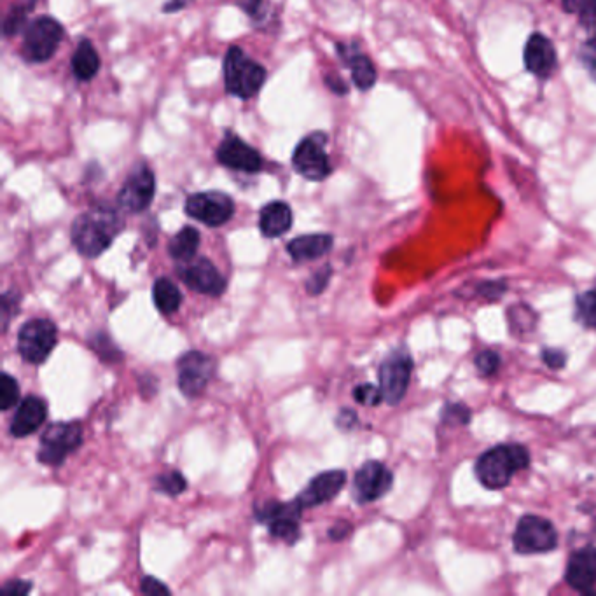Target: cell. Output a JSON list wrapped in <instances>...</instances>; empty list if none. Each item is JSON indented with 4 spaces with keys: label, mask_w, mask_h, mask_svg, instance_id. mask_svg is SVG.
<instances>
[{
    "label": "cell",
    "mask_w": 596,
    "mask_h": 596,
    "mask_svg": "<svg viewBox=\"0 0 596 596\" xmlns=\"http://www.w3.org/2000/svg\"><path fill=\"white\" fill-rule=\"evenodd\" d=\"M30 591H32V584L28 581H9V583L4 584V588L0 590V593L9 596H25Z\"/></svg>",
    "instance_id": "cell-43"
},
{
    "label": "cell",
    "mask_w": 596,
    "mask_h": 596,
    "mask_svg": "<svg viewBox=\"0 0 596 596\" xmlns=\"http://www.w3.org/2000/svg\"><path fill=\"white\" fill-rule=\"evenodd\" d=\"M154 305L165 315H172L181 308L182 294L168 278H158L153 285Z\"/></svg>",
    "instance_id": "cell-27"
},
{
    "label": "cell",
    "mask_w": 596,
    "mask_h": 596,
    "mask_svg": "<svg viewBox=\"0 0 596 596\" xmlns=\"http://www.w3.org/2000/svg\"><path fill=\"white\" fill-rule=\"evenodd\" d=\"M46 415H48V404L44 399L35 396L27 397L16 409V415L11 422V434L14 437H27L28 434H34L46 420Z\"/></svg>",
    "instance_id": "cell-21"
},
{
    "label": "cell",
    "mask_w": 596,
    "mask_h": 596,
    "mask_svg": "<svg viewBox=\"0 0 596 596\" xmlns=\"http://www.w3.org/2000/svg\"><path fill=\"white\" fill-rule=\"evenodd\" d=\"M579 60L583 63L584 69L588 70L591 79L596 81V35H591L588 41L581 44Z\"/></svg>",
    "instance_id": "cell-37"
},
{
    "label": "cell",
    "mask_w": 596,
    "mask_h": 596,
    "mask_svg": "<svg viewBox=\"0 0 596 596\" xmlns=\"http://www.w3.org/2000/svg\"><path fill=\"white\" fill-rule=\"evenodd\" d=\"M198 247H200V231L193 226H186L172 238V242L168 245V254L175 261L186 263L196 257Z\"/></svg>",
    "instance_id": "cell-25"
},
{
    "label": "cell",
    "mask_w": 596,
    "mask_h": 596,
    "mask_svg": "<svg viewBox=\"0 0 596 596\" xmlns=\"http://www.w3.org/2000/svg\"><path fill=\"white\" fill-rule=\"evenodd\" d=\"M123 228L125 221L118 208L109 203H97L83 214L77 215L70 229V236L79 254L93 259L111 247Z\"/></svg>",
    "instance_id": "cell-1"
},
{
    "label": "cell",
    "mask_w": 596,
    "mask_h": 596,
    "mask_svg": "<svg viewBox=\"0 0 596 596\" xmlns=\"http://www.w3.org/2000/svg\"><path fill=\"white\" fill-rule=\"evenodd\" d=\"M331 275H333V268H331L329 264L324 266L322 270L315 271V273L312 275V278L306 282V291H308V294L317 296V294H320V292H324L327 284H329V280H331Z\"/></svg>",
    "instance_id": "cell-38"
},
{
    "label": "cell",
    "mask_w": 596,
    "mask_h": 596,
    "mask_svg": "<svg viewBox=\"0 0 596 596\" xmlns=\"http://www.w3.org/2000/svg\"><path fill=\"white\" fill-rule=\"evenodd\" d=\"M292 168L310 182L326 181L333 174V165L327 154V135L313 132L301 139L292 153Z\"/></svg>",
    "instance_id": "cell-5"
},
{
    "label": "cell",
    "mask_w": 596,
    "mask_h": 596,
    "mask_svg": "<svg viewBox=\"0 0 596 596\" xmlns=\"http://www.w3.org/2000/svg\"><path fill=\"white\" fill-rule=\"evenodd\" d=\"M413 373V357L408 348H396L392 350L380 366V389H382L383 401L389 406L401 404L402 399L408 392L409 382Z\"/></svg>",
    "instance_id": "cell-7"
},
{
    "label": "cell",
    "mask_w": 596,
    "mask_h": 596,
    "mask_svg": "<svg viewBox=\"0 0 596 596\" xmlns=\"http://www.w3.org/2000/svg\"><path fill=\"white\" fill-rule=\"evenodd\" d=\"M336 51L340 55L341 62L347 65L352 72V81L361 91H368L373 88L378 79V72L375 69V63L369 60V56L364 55L357 44H336Z\"/></svg>",
    "instance_id": "cell-20"
},
{
    "label": "cell",
    "mask_w": 596,
    "mask_h": 596,
    "mask_svg": "<svg viewBox=\"0 0 596 596\" xmlns=\"http://www.w3.org/2000/svg\"><path fill=\"white\" fill-rule=\"evenodd\" d=\"M565 583L572 590L583 595H595L596 591V548L584 546L570 555L565 570Z\"/></svg>",
    "instance_id": "cell-17"
},
{
    "label": "cell",
    "mask_w": 596,
    "mask_h": 596,
    "mask_svg": "<svg viewBox=\"0 0 596 596\" xmlns=\"http://www.w3.org/2000/svg\"><path fill=\"white\" fill-rule=\"evenodd\" d=\"M507 291H509V287L504 280H486V282L476 285V289H474L478 298L490 301V303L504 298Z\"/></svg>",
    "instance_id": "cell-35"
},
{
    "label": "cell",
    "mask_w": 596,
    "mask_h": 596,
    "mask_svg": "<svg viewBox=\"0 0 596 596\" xmlns=\"http://www.w3.org/2000/svg\"><path fill=\"white\" fill-rule=\"evenodd\" d=\"M514 551L518 555H542L558 548V532L544 516L525 514L516 525L513 535Z\"/></svg>",
    "instance_id": "cell-6"
},
{
    "label": "cell",
    "mask_w": 596,
    "mask_h": 596,
    "mask_svg": "<svg viewBox=\"0 0 596 596\" xmlns=\"http://www.w3.org/2000/svg\"><path fill=\"white\" fill-rule=\"evenodd\" d=\"M537 322H539V315L525 303L507 308V324H509V333L513 336L525 338L527 334L535 333Z\"/></svg>",
    "instance_id": "cell-26"
},
{
    "label": "cell",
    "mask_w": 596,
    "mask_h": 596,
    "mask_svg": "<svg viewBox=\"0 0 596 596\" xmlns=\"http://www.w3.org/2000/svg\"><path fill=\"white\" fill-rule=\"evenodd\" d=\"M333 245V235L315 233V235L298 236L291 240L287 243V252L296 263H303V261H313L326 256L327 252L333 249Z\"/></svg>",
    "instance_id": "cell-22"
},
{
    "label": "cell",
    "mask_w": 596,
    "mask_h": 596,
    "mask_svg": "<svg viewBox=\"0 0 596 596\" xmlns=\"http://www.w3.org/2000/svg\"><path fill=\"white\" fill-rule=\"evenodd\" d=\"M394 486V474L387 465L369 460L355 472L354 495L359 504H369L382 499Z\"/></svg>",
    "instance_id": "cell-13"
},
{
    "label": "cell",
    "mask_w": 596,
    "mask_h": 596,
    "mask_svg": "<svg viewBox=\"0 0 596 596\" xmlns=\"http://www.w3.org/2000/svg\"><path fill=\"white\" fill-rule=\"evenodd\" d=\"M156 195V175L147 163L140 161L130 170V174L119 189V207L130 214H140L151 207Z\"/></svg>",
    "instance_id": "cell-9"
},
{
    "label": "cell",
    "mask_w": 596,
    "mask_h": 596,
    "mask_svg": "<svg viewBox=\"0 0 596 596\" xmlns=\"http://www.w3.org/2000/svg\"><path fill=\"white\" fill-rule=\"evenodd\" d=\"M541 359L553 371H560L567 364V355L560 348H542Z\"/></svg>",
    "instance_id": "cell-40"
},
{
    "label": "cell",
    "mask_w": 596,
    "mask_h": 596,
    "mask_svg": "<svg viewBox=\"0 0 596 596\" xmlns=\"http://www.w3.org/2000/svg\"><path fill=\"white\" fill-rule=\"evenodd\" d=\"M562 6L569 14H576L579 25L596 35V0H562Z\"/></svg>",
    "instance_id": "cell-28"
},
{
    "label": "cell",
    "mask_w": 596,
    "mask_h": 596,
    "mask_svg": "<svg viewBox=\"0 0 596 596\" xmlns=\"http://www.w3.org/2000/svg\"><path fill=\"white\" fill-rule=\"evenodd\" d=\"M140 590L144 595H170V588L154 577H144Z\"/></svg>",
    "instance_id": "cell-42"
},
{
    "label": "cell",
    "mask_w": 596,
    "mask_h": 596,
    "mask_svg": "<svg viewBox=\"0 0 596 596\" xmlns=\"http://www.w3.org/2000/svg\"><path fill=\"white\" fill-rule=\"evenodd\" d=\"M357 422L359 420H357V415H355V411H352V409H341L340 415L336 418V425L341 430H352L357 425Z\"/></svg>",
    "instance_id": "cell-45"
},
{
    "label": "cell",
    "mask_w": 596,
    "mask_h": 596,
    "mask_svg": "<svg viewBox=\"0 0 596 596\" xmlns=\"http://www.w3.org/2000/svg\"><path fill=\"white\" fill-rule=\"evenodd\" d=\"M324 83H326L329 90L336 93V95H340V97H343V95H347L348 93V86L347 83H345V79L338 76V74H327V76L324 77Z\"/></svg>",
    "instance_id": "cell-44"
},
{
    "label": "cell",
    "mask_w": 596,
    "mask_h": 596,
    "mask_svg": "<svg viewBox=\"0 0 596 596\" xmlns=\"http://www.w3.org/2000/svg\"><path fill=\"white\" fill-rule=\"evenodd\" d=\"M28 13H30V9L27 6L13 4L4 16L2 34L6 37H13V35L20 34V32H25L28 25Z\"/></svg>",
    "instance_id": "cell-30"
},
{
    "label": "cell",
    "mask_w": 596,
    "mask_h": 596,
    "mask_svg": "<svg viewBox=\"0 0 596 596\" xmlns=\"http://www.w3.org/2000/svg\"><path fill=\"white\" fill-rule=\"evenodd\" d=\"M177 273L189 289L208 294V296H221L226 291V278L222 277L221 271L215 268L212 261L207 257H198L177 266Z\"/></svg>",
    "instance_id": "cell-15"
},
{
    "label": "cell",
    "mask_w": 596,
    "mask_h": 596,
    "mask_svg": "<svg viewBox=\"0 0 596 596\" xmlns=\"http://www.w3.org/2000/svg\"><path fill=\"white\" fill-rule=\"evenodd\" d=\"M72 74L77 81L88 83L91 79H95L98 70L102 67V60L98 56L97 49L91 44L90 39H83L77 44L76 53L72 56Z\"/></svg>",
    "instance_id": "cell-24"
},
{
    "label": "cell",
    "mask_w": 596,
    "mask_h": 596,
    "mask_svg": "<svg viewBox=\"0 0 596 596\" xmlns=\"http://www.w3.org/2000/svg\"><path fill=\"white\" fill-rule=\"evenodd\" d=\"M154 486H156V490H158V492L165 493V495H170V497H177V495H181V493L186 492V488H188V481H186V478L182 476L181 472L170 471L158 476Z\"/></svg>",
    "instance_id": "cell-31"
},
{
    "label": "cell",
    "mask_w": 596,
    "mask_h": 596,
    "mask_svg": "<svg viewBox=\"0 0 596 596\" xmlns=\"http://www.w3.org/2000/svg\"><path fill=\"white\" fill-rule=\"evenodd\" d=\"M500 364H502L500 355L495 350H483L474 359V366H476L479 375L483 376V378H492V376L497 375Z\"/></svg>",
    "instance_id": "cell-34"
},
{
    "label": "cell",
    "mask_w": 596,
    "mask_h": 596,
    "mask_svg": "<svg viewBox=\"0 0 596 596\" xmlns=\"http://www.w3.org/2000/svg\"><path fill=\"white\" fill-rule=\"evenodd\" d=\"M63 25L55 18L41 16L28 23L23 32L21 56L27 63H44L53 58L63 41Z\"/></svg>",
    "instance_id": "cell-4"
},
{
    "label": "cell",
    "mask_w": 596,
    "mask_h": 596,
    "mask_svg": "<svg viewBox=\"0 0 596 596\" xmlns=\"http://www.w3.org/2000/svg\"><path fill=\"white\" fill-rule=\"evenodd\" d=\"M83 444V427L77 422H60L49 425L41 437L37 458L41 464L60 465L70 453Z\"/></svg>",
    "instance_id": "cell-8"
},
{
    "label": "cell",
    "mask_w": 596,
    "mask_h": 596,
    "mask_svg": "<svg viewBox=\"0 0 596 596\" xmlns=\"http://www.w3.org/2000/svg\"><path fill=\"white\" fill-rule=\"evenodd\" d=\"M354 399L362 406H378L385 402L380 385L376 387L373 383H362L359 387H355Z\"/></svg>",
    "instance_id": "cell-36"
},
{
    "label": "cell",
    "mask_w": 596,
    "mask_h": 596,
    "mask_svg": "<svg viewBox=\"0 0 596 596\" xmlns=\"http://www.w3.org/2000/svg\"><path fill=\"white\" fill-rule=\"evenodd\" d=\"M179 389L189 399L201 396L214 375V359L201 352H188L179 359Z\"/></svg>",
    "instance_id": "cell-16"
},
{
    "label": "cell",
    "mask_w": 596,
    "mask_h": 596,
    "mask_svg": "<svg viewBox=\"0 0 596 596\" xmlns=\"http://www.w3.org/2000/svg\"><path fill=\"white\" fill-rule=\"evenodd\" d=\"M266 69L242 48L231 46L222 62L224 88L231 97L249 100L256 97L266 81Z\"/></svg>",
    "instance_id": "cell-3"
},
{
    "label": "cell",
    "mask_w": 596,
    "mask_h": 596,
    "mask_svg": "<svg viewBox=\"0 0 596 596\" xmlns=\"http://www.w3.org/2000/svg\"><path fill=\"white\" fill-rule=\"evenodd\" d=\"M301 511L303 507L299 506L296 500L289 504L270 500V502H264L263 506L256 507V518L263 521L273 537L287 544H294L301 534V528H299Z\"/></svg>",
    "instance_id": "cell-11"
},
{
    "label": "cell",
    "mask_w": 596,
    "mask_h": 596,
    "mask_svg": "<svg viewBox=\"0 0 596 596\" xmlns=\"http://www.w3.org/2000/svg\"><path fill=\"white\" fill-rule=\"evenodd\" d=\"M18 306H20V296L16 292H6L2 296V320H4V331L7 329L9 319L13 317L14 313L18 312Z\"/></svg>",
    "instance_id": "cell-41"
},
{
    "label": "cell",
    "mask_w": 596,
    "mask_h": 596,
    "mask_svg": "<svg viewBox=\"0 0 596 596\" xmlns=\"http://www.w3.org/2000/svg\"><path fill=\"white\" fill-rule=\"evenodd\" d=\"M189 217L210 228H219L235 215V201L221 191H205L191 195L186 201Z\"/></svg>",
    "instance_id": "cell-12"
},
{
    "label": "cell",
    "mask_w": 596,
    "mask_h": 596,
    "mask_svg": "<svg viewBox=\"0 0 596 596\" xmlns=\"http://www.w3.org/2000/svg\"><path fill=\"white\" fill-rule=\"evenodd\" d=\"M20 401V387L13 376L2 373L0 376V408L2 411L13 408Z\"/></svg>",
    "instance_id": "cell-33"
},
{
    "label": "cell",
    "mask_w": 596,
    "mask_h": 596,
    "mask_svg": "<svg viewBox=\"0 0 596 596\" xmlns=\"http://www.w3.org/2000/svg\"><path fill=\"white\" fill-rule=\"evenodd\" d=\"M215 158L222 167L243 174H257L263 170V158L259 151L249 146L245 140L240 139L233 132H226L221 144L217 147Z\"/></svg>",
    "instance_id": "cell-14"
},
{
    "label": "cell",
    "mask_w": 596,
    "mask_h": 596,
    "mask_svg": "<svg viewBox=\"0 0 596 596\" xmlns=\"http://www.w3.org/2000/svg\"><path fill=\"white\" fill-rule=\"evenodd\" d=\"M58 340V329L51 320L32 319L18 333V350L30 364H42L48 359Z\"/></svg>",
    "instance_id": "cell-10"
},
{
    "label": "cell",
    "mask_w": 596,
    "mask_h": 596,
    "mask_svg": "<svg viewBox=\"0 0 596 596\" xmlns=\"http://www.w3.org/2000/svg\"><path fill=\"white\" fill-rule=\"evenodd\" d=\"M523 62L532 76L537 79H549L558 65L555 44L546 35L535 32L528 37L525 44Z\"/></svg>",
    "instance_id": "cell-18"
},
{
    "label": "cell",
    "mask_w": 596,
    "mask_h": 596,
    "mask_svg": "<svg viewBox=\"0 0 596 596\" xmlns=\"http://www.w3.org/2000/svg\"><path fill=\"white\" fill-rule=\"evenodd\" d=\"M292 219L291 207L285 201H271L261 208L259 229L266 238H278L291 229Z\"/></svg>",
    "instance_id": "cell-23"
},
{
    "label": "cell",
    "mask_w": 596,
    "mask_h": 596,
    "mask_svg": "<svg viewBox=\"0 0 596 596\" xmlns=\"http://www.w3.org/2000/svg\"><path fill=\"white\" fill-rule=\"evenodd\" d=\"M186 6H188V0H167V4L163 6V13H177Z\"/></svg>",
    "instance_id": "cell-47"
},
{
    "label": "cell",
    "mask_w": 596,
    "mask_h": 596,
    "mask_svg": "<svg viewBox=\"0 0 596 596\" xmlns=\"http://www.w3.org/2000/svg\"><path fill=\"white\" fill-rule=\"evenodd\" d=\"M530 465V451L523 444H499L479 455L474 472L486 490H504L518 472Z\"/></svg>",
    "instance_id": "cell-2"
},
{
    "label": "cell",
    "mask_w": 596,
    "mask_h": 596,
    "mask_svg": "<svg viewBox=\"0 0 596 596\" xmlns=\"http://www.w3.org/2000/svg\"><path fill=\"white\" fill-rule=\"evenodd\" d=\"M441 420L444 425H460L465 427L472 420V411L462 402H446L441 411Z\"/></svg>",
    "instance_id": "cell-32"
},
{
    "label": "cell",
    "mask_w": 596,
    "mask_h": 596,
    "mask_svg": "<svg viewBox=\"0 0 596 596\" xmlns=\"http://www.w3.org/2000/svg\"><path fill=\"white\" fill-rule=\"evenodd\" d=\"M576 320L586 329L596 331V287L577 296Z\"/></svg>",
    "instance_id": "cell-29"
},
{
    "label": "cell",
    "mask_w": 596,
    "mask_h": 596,
    "mask_svg": "<svg viewBox=\"0 0 596 596\" xmlns=\"http://www.w3.org/2000/svg\"><path fill=\"white\" fill-rule=\"evenodd\" d=\"M236 4L249 14L250 20H266L268 0H236Z\"/></svg>",
    "instance_id": "cell-39"
},
{
    "label": "cell",
    "mask_w": 596,
    "mask_h": 596,
    "mask_svg": "<svg viewBox=\"0 0 596 596\" xmlns=\"http://www.w3.org/2000/svg\"><path fill=\"white\" fill-rule=\"evenodd\" d=\"M352 534V525L348 521H338L336 525L329 530V537L331 541H343L347 539L348 535Z\"/></svg>",
    "instance_id": "cell-46"
},
{
    "label": "cell",
    "mask_w": 596,
    "mask_h": 596,
    "mask_svg": "<svg viewBox=\"0 0 596 596\" xmlns=\"http://www.w3.org/2000/svg\"><path fill=\"white\" fill-rule=\"evenodd\" d=\"M345 483H347V472L340 469L324 472L312 479V483L299 493L296 502L303 509L322 506L329 500H333L343 490Z\"/></svg>",
    "instance_id": "cell-19"
}]
</instances>
